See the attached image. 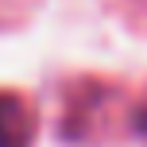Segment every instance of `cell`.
Listing matches in <instances>:
<instances>
[{
	"instance_id": "obj_1",
	"label": "cell",
	"mask_w": 147,
	"mask_h": 147,
	"mask_svg": "<svg viewBox=\"0 0 147 147\" xmlns=\"http://www.w3.org/2000/svg\"><path fill=\"white\" fill-rule=\"evenodd\" d=\"M35 136V112L23 97L0 93V147H31Z\"/></svg>"
}]
</instances>
